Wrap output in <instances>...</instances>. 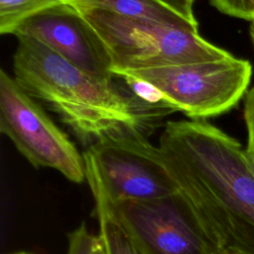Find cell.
<instances>
[{
  "mask_svg": "<svg viewBox=\"0 0 254 254\" xmlns=\"http://www.w3.org/2000/svg\"><path fill=\"white\" fill-rule=\"evenodd\" d=\"M159 147L221 254H254V174L240 143L190 119L168 121Z\"/></svg>",
  "mask_w": 254,
  "mask_h": 254,
  "instance_id": "obj_1",
  "label": "cell"
},
{
  "mask_svg": "<svg viewBox=\"0 0 254 254\" xmlns=\"http://www.w3.org/2000/svg\"><path fill=\"white\" fill-rule=\"evenodd\" d=\"M16 38L14 78L28 94L56 112L82 142L89 145L126 128L146 133L151 119L117 77L95 76L33 38Z\"/></svg>",
  "mask_w": 254,
  "mask_h": 254,
  "instance_id": "obj_2",
  "label": "cell"
},
{
  "mask_svg": "<svg viewBox=\"0 0 254 254\" xmlns=\"http://www.w3.org/2000/svg\"><path fill=\"white\" fill-rule=\"evenodd\" d=\"M92 194L108 203L149 200L180 191L162 149L141 130L109 133L82 153Z\"/></svg>",
  "mask_w": 254,
  "mask_h": 254,
  "instance_id": "obj_3",
  "label": "cell"
},
{
  "mask_svg": "<svg viewBox=\"0 0 254 254\" xmlns=\"http://www.w3.org/2000/svg\"><path fill=\"white\" fill-rule=\"evenodd\" d=\"M104 43L113 73L207 62L232 56L204 40L198 31L98 9L76 8Z\"/></svg>",
  "mask_w": 254,
  "mask_h": 254,
  "instance_id": "obj_4",
  "label": "cell"
},
{
  "mask_svg": "<svg viewBox=\"0 0 254 254\" xmlns=\"http://www.w3.org/2000/svg\"><path fill=\"white\" fill-rule=\"evenodd\" d=\"M129 77L154 87L177 111L193 120L218 116L233 108L246 93L251 64L230 56L226 59L124 70Z\"/></svg>",
  "mask_w": 254,
  "mask_h": 254,
  "instance_id": "obj_5",
  "label": "cell"
},
{
  "mask_svg": "<svg viewBox=\"0 0 254 254\" xmlns=\"http://www.w3.org/2000/svg\"><path fill=\"white\" fill-rule=\"evenodd\" d=\"M92 195L103 203L143 254H221L181 190L160 198L116 203Z\"/></svg>",
  "mask_w": 254,
  "mask_h": 254,
  "instance_id": "obj_6",
  "label": "cell"
},
{
  "mask_svg": "<svg viewBox=\"0 0 254 254\" xmlns=\"http://www.w3.org/2000/svg\"><path fill=\"white\" fill-rule=\"evenodd\" d=\"M0 131L34 168L54 169L75 184L86 180L82 154L4 69L0 70Z\"/></svg>",
  "mask_w": 254,
  "mask_h": 254,
  "instance_id": "obj_7",
  "label": "cell"
},
{
  "mask_svg": "<svg viewBox=\"0 0 254 254\" xmlns=\"http://www.w3.org/2000/svg\"><path fill=\"white\" fill-rule=\"evenodd\" d=\"M13 35L37 40L95 76L107 79L116 77L104 43L80 12L65 1L28 18Z\"/></svg>",
  "mask_w": 254,
  "mask_h": 254,
  "instance_id": "obj_8",
  "label": "cell"
},
{
  "mask_svg": "<svg viewBox=\"0 0 254 254\" xmlns=\"http://www.w3.org/2000/svg\"><path fill=\"white\" fill-rule=\"evenodd\" d=\"M75 8L98 9L116 15L148 19L184 28L198 31V24L190 23L157 0H64Z\"/></svg>",
  "mask_w": 254,
  "mask_h": 254,
  "instance_id": "obj_9",
  "label": "cell"
},
{
  "mask_svg": "<svg viewBox=\"0 0 254 254\" xmlns=\"http://www.w3.org/2000/svg\"><path fill=\"white\" fill-rule=\"evenodd\" d=\"M94 214L99 224L97 235L106 254H143L103 203L98 199H94Z\"/></svg>",
  "mask_w": 254,
  "mask_h": 254,
  "instance_id": "obj_10",
  "label": "cell"
},
{
  "mask_svg": "<svg viewBox=\"0 0 254 254\" xmlns=\"http://www.w3.org/2000/svg\"><path fill=\"white\" fill-rule=\"evenodd\" d=\"M64 0H0V33L12 34L28 18Z\"/></svg>",
  "mask_w": 254,
  "mask_h": 254,
  "instance_id": "obj_11",
  "label": "cell"
},
{
  "mask_svg": "<svg viewBox=\"0 0 254 254\" xmlns=\"http://www.w3.org/2000/svg\"><path fill=\"white\" fill-rule=\"evenodd\" d=\"M96 236L89 232L85 222H81L67 233L66 254H91Z\"/></svg>",
  "mask_w": 254,
  "mask_h": 254,
  "instance_id": "obj_12",
  "label": "cell"
},
{
  "mask_svg": "<svg viewBox=\"0 0 254 254\" xmlns=\"http://www.w3.org/2000/svg\"><path fill=\"white\" fill-rule=\"evenodd\" d=\"M209 2L225 15L250 22L254 19V0H209Z\"/></svg>",
  "mask_w": 254,
  "mask_h": 254,
  "instance_id": "obj_13",
  "label": "cell"
},
{
  "mask_svg": "<svg viewBox=\"0 0 254 254\" xmlns=\"http://www.w3.org/2000/svg\"><path fill=\"white\" fill-rule=\"evenodd\" d=\"M244 120L247 128V150L254 153V86L247 91L244 103Z\"/></svg>",
  "mask_w": 254,
  "mask_h": 254,
  "instance_id": "obj_14",
  "label": "cell"
},
{
  "mask_svg": "<svg viewBox=\"0 0 254 254\" xmlns=\"http://www.w3.org/2000/svg\"><path fill=\"white\" fill-rule=\"evenodd\" d=\"M162 5L172 10L185 20L197 24L192 10V5L194 0H157Z\"/></svg>",
  "mask_w": 254,
  "mask_h": 254,
  "instance_id": "obj_15",
  "label": "cell"
},
{
  "mask_svg": "<svg viewBox=\"0 0 254 254\" xmlns=\"http://www.w3.org/2000/svg\"><path fill=\"white\" fill-rule=\"evenodd\" d=\"M91 254H106V251H105V248L99 238L98 235H96V239H95V243H94V246H93V250H92V253Z\"/></svg>",
  "mask_w": 254,
  "mask_h": 254,
  "instance_id": "obj_16",
  "label": "cell"
},
{
  "mask_svg": "<svg viewBox=\"0 0 254 254\" xmlns=\"http://www.w3.org/2000/svg\"><path fill=\"white\" fill-rule=\"evenodd\" d=\"M245 156H246L247 162H248V164L250 166V169H251V171L254 174V153L249 151V150H247V149H245Z\"/></svg>",
  "mask_w": 254,
  "mask_h": 254,
  "instance_id": "obj_17",
  "label": "cell"
},
{
  "mask_svg": "<svg viewBox=\"0 0 254 254\" xmlns=\"http://www.w3.org/2000/svg\"><path fill=\"white\" fill-rule=\"evenodd\" d=\"M249 35H250V40L252 43L253 51H254V19L250 22V28H249Z\"/></svg>",
  "mask_w": 254,
  "mask_h": 254,
  "instance_id": "obj_18",
  "label": "cell"
},
{
  "mask_svg": "<svg viewBox=\"0 0 254 254\" xmlns=\"http://www.w3.org/2000/svg\"><path fill=\"white\" fill-rule=\"evenodd\" d=\"M10 254H34V253L27 252V251H18V252H14V253H10Z\"/></svg>",
  "mask_w": 254,
  "mask_h": 254,
  "instance_id": "obj_19",
  "label": "cell"
},
{
  "mask_svg": "<svg viewBox=\"0 0 254 254\" xmlns=\"http://www.w3.org/2000/svg\"><path fill=\"white\" fill-rule=\"evenodd\" d=\"M222 254H237V253H222Z\"/></svg>",
  "mask_w": 254,
  "mask_h": 254,
  "instance_id": "obj_20",
  "label": "cell"
}]
</instances>
